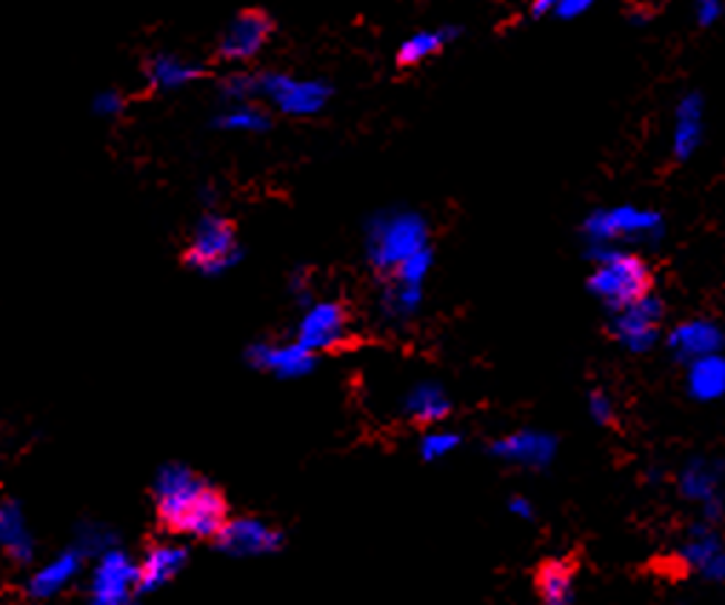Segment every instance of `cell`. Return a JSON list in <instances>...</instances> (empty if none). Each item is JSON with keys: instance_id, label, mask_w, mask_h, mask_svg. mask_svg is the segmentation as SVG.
I'll return each instance as SVG.
<instances>
[{"instance_id": "1", "label": "cell", "mask_w": 725, "mask_h": 605, "mask_svg": "<svg viewBox=\"0 0 725 605\" xmlns=\"http://www.w3.org/2000/svg\"><path fill=\"white\" fill-rule=\"evenodd\" d=\"M366 260L374 272L392 278L421 252L428 249V229L421 215L406 209L380 211L366 223Z\"/></svg>"}, {"instance_id": "2", "label": "cell", "mask_w": 725, "mask_h": 605, "mask_svg": "<svg viewBox=\"0 0 725 605\" xmlns=\"http://www.w3.org/2000/svg\"><path fill=\"white\" fill-rule=\"evenodd\" d=\"M186 265L204 278H220L244 260V246L229 218L220 211H206L189 234L184 254Z\"/></svg>"}, {"instance_id": "3", "label": "cell", "mask_w": 725, "mask_h": 605, "mask_svg": "<svg viewBox=\"0 0 725 605\" xmlns=\"http://www.w3.org/2000/svg\"><path fill=\"white\" fill-rule=\"evenodd\" d=\"M215 486H209L200 474L189 469V466H180V462H169V466H163L155 477V509L157 518L166 529L172 531H184L186 520L191 518V511L197 505L204 503V497Z\"/></svg>"}, {"instance_id": "4", "label": "cell", "mask_w": 725, "mask_h": 605, "mask_svg": "<svg viewBox=\"0 0 725 605\" xmlns=\"http://www.w3.org/2000/svg\"><path fill=\"white\" fill-rule=\"evenodd\" d=\"M260 101L286 117H314L332 101V86L318 77L260 72Z\"/></svg>"}, {"instance_id": "5", "label": "cell", "mask_w": 725, "mask_h": 605, "mask_svg": "<svg viewBox=\"0 0 725 605\" xmlns=\"http://www.w3.org/2000/svg\"><path fill=\"white\" fill-rule=\"evenodd\" d=\"M137 563L115 545L89 572L86 605H137Z\"/></svg>"}, {"instance_id": "6", "label": "cell", "mask_w": 725, "mask_h": 605, "mask_svg": "<svg viewBox=\"0 0 725 605\" xmlns=\"http://www.w3.org/2000/svg\"><path fill=\"white\" fill-rule=\"evenodd\" d=\"M591 289L614 309H629L651 292L649 265L634 254H614L591 274Z\"/></svg>"}, {"instance_id": "7", "label": "cell", "mask_w": 725, "mask_h": 605, "mask_svg": "<svg viewBox=\"0 0 725 605\" xmlns=\"http://www.w3.org/2000/svg\"><path fill=\"white\" fill-rule=\"evenodd\" d=\"M294 341L320 357L349 341V314L338 300H312L300 309Z\"/></svg>"}, {"instance_id": "8", "label": "cell", "mask_w": 725, "mask_h": 605, "mask_svg": "<svg viewBox=\"0 0 725 605\" xmlns=\"http://www.w3.org/2000/svg\"><path fill=\"white\" fill-rule=\"evenodd\" d=\"M275 34V21L263 9H246V12L235 14L229 27L224 29L220 41H217V58L231 66H244V63L255 61L266 49V43Z\"/></svg>"}, {"instance_id": "9", "label": "cell", "mask_w": 725, "mask_h": 605, "mask_svg": "<svg viewBox=\"0 0 725 605\" xmlns=\"http://www.w3.org/2000/svg\"><path fill=\"white\" fill-rule=\"evenodd\" d=\"M251 368L278 377V380H300L318 366V354L300 346L298 341H258L246 348Z\"/></svg>"}, {"instance_id": "10", "label": "cell", "mask_w": 725, "mask_h": 605, "mask_svg": "<svg viewBox=\"0 0 725 605\" xmlns=\"http://www.w3.org/2000/svg\"><path fill=\"white\" fill-rule=\"evenodd\" d=\"M215 543L217 549L235 560L266 557L283 545V534L260 518H229Z\"/></svg>"}, {"instance_id": "11", "label": "cell", "mask_w": 725, "mask_h": 605, "mask_svg": "<svg viewBox=\"0 0 725 605\" xmlns=\"http://www.w3.org/2000/svg\"><path fill=\"white\" fill-rule=\"evenodd\" d=\"M83 560H86V554H83L77 545L63 549L61 554H54L52 560H46V563L29 577L27 594L32 599H38V603H43V599H54L58 594L66 592L69 585L75 583V577L83 569Z\"/></svg>"}, {"instance_id": "12", "label": "cell", "mask_w": 725, "mask_h": 605, "mask_svg": "<svg viewBox=\"0 0 725 605\" xmlns=\"http://www.w3.org/2000/svg\"><path fill=\"white\" fill-rule=\"evenodd\" d=\"M186 563H189V551L177 543H160L152 545L143 560L137 563V592L143 594H155L160 592L163 585H169L177 574L184 572Z\"/></svg>"}, {"instance_id": "13", "label": "cell", "mask_w": 725, "mask_h": 605, "mask_svg": "<svg viewBox=\"0 0 725 605\" xmlns=\"http://www.w3.org/2000/svg\"><path fill=\"white\" fill-rule=\"evenodd\" d=\"M204 72V63L189 61V58L184 55H166V52L149 58V63L143 66L146 86L155 88V92H180V88L200 81Z\"/></svg>"}, {"instance_id": "14", "label": "cell", "mask_w": 725, "mask_h": 605, "mask_svg": "<svg viewBox=\"0 0 725 605\" xmlns=\"http://www.w3.org/2000/svg\"><path fill=\"white\" fill-rule=\"evenodd\" d=\"M0 551L18 565L34 560V538L18 500H0Z\"/></svg>"}, {"instance_id": "15", "label": "cell", "mask_w": 725, "mask_h": 605, "mask_svg": "<svg viewBox=\"0 0 725 605\" xmlns=\"http://www.w3.org/2000/svg\"><path fill=\"white\" fill-rule=\"evenodd\" d=\"M577 563L569 557L542 560L535 572V588L542 605H569L574 594Z\"/></svg>"}, {"instance_id": "16", "label": "cell", "mask_w": 725, "mask_h": 605, "mask_svg": "<svg viewBox=\"0 0 725 605\" xmlns=\"http://www.w3.org/2000/svg\"><path fill=\"white\" fill-rule=\"evenodd\" d=\"M448 411L452 403L437 383H417L403 397V415L414 423H441Z\"/></svg>"}, {"instance_id": "17", "label": "cell", "mask_w": 725, "mask_h": 605, "mask_svg": "<svg viewBox=\"0 0 725 605\" xmlns=\"http://www.w3.org/2000/svg\"><path fill=\"white\" fill-rule=\"evenodd\" d=\"M660 314L663 312H660V306L651 298L629 306L623 312V317L618 320L620 341L629 343L631 348H645L651 341H654V328H657Z\"/></svg>"}, {"instance_id": "18", "label": "cell", "mask_w": 725, "mask_h": 605, "mask_svg": "<svg viewBox=\"0 0 725 605\" xmlns=\"http://www.w3.org/2000/svg\"><path fill=\"white\" fill-rule=\"evenodd\" d=\"M723 346V334H719L717 326L712 323H685L677 332L672 334V348L685 357V361H703V357H712L717 348Z\"/></svg>"}, {"instance_id": "19", "label": "cell", "mask_w": 725, "mask_h": 605, "mask_svg": "<svg viewBox=\"0 0 725 605\" xmlns=\"http://www.w3.org/2000/svg\"><path fill=\"white\" fill-rule=\"evenodd\" d=\"M215 126L231 135H260L271 126V115L266 106L255 103H226L215 115Z\"/></svg>"}, {"instance_id": "20", "label": "cell", "mask_w": 725, "mask_h": 605, "mask_svg": "<svg viewBox=\"0 0 725 605\" xmlns=\"http://www.w3.org/2000/svg\"><path fill=\"white\" fill-rule=\"evenodd\" d=\"M423 303V286L403 283V280H389L380 292V317L389 323H403L414 317Z\"/></svg>"}, {"instance_id": "21", "label": "cell", "mask_w": 725, "mask_h": 605, "mask_svg": "<svg viewBox=\"0 0 725 605\" xmlns=\"http://www.w3.org/2000/svg\"><path fill=\"white\" fill-rule=\"evenodd\" d=\"M452 38H455V29H426V32L412 34V38L403 41V46L397 49V63H401V66H417V63L437 55Z\"/></svg>"}, {"instance_id": "22", "label": "cell", "mask_w": 725, "mask_h": 605, "mask_svg": "<svg viewBox=\"0 0 725 605\" xmlns=\"http://www.w3.org/2000/svg\"><path fill=\"white\" fill-rule=\"evenodd\" d=\"M688 386H692L694 395L700 400H714L725 392V361L712 354V357H703V361H694L692 377H688Z\"/></svg>"}, {"instance_id": "23", "label": "cell", "mask_w": 725, "mask_h": 605, "mask_svg": "<svg viewBox=\"0 0 725 605\" xmlns=\"http://www.w3.org/2000/svg\"><path fill=\"white\" fill-rule=\"evenodd\" d=\"M495 451L517 462H542L551 455V442L535 435H515L509 440L497 442Z\"/></svg>"}, {"instance_id": "24", "label": "cell", "mask_w": 725, "mask_h": 605, "mask_svg": "<svg viewBox=\"0 0 725 605\" xmlns=\"http://www.w3.org/2000/svg\"><path fill=\"white\" fill-rule=\"evenodd\" d=\"M220 97L226 103H255L260 101V72L249 69H231L220 81Z\"/></svg>"}, {"instance_id": "25", "label": "cell", "mask_w": 725, "mask_h": 605, "mask_svg": "<svg viewBox=\"0 0 725 605\" xmlns=\"http://www.w3.org/2000/svg\"><path fill=\"white\" fill-rule=\"evenodd\" d=\"M72 545H77V549L86 554V560H97L101 554H106L108 549H115L117 545L115 531L103 523H83L81 529H77V538Z\"/></svg>"}, {"instance_id": "26", "label": "cell", "mask_w": 725, "mask_h": 605, "mask_svg": "<svg viewBox=\"0 0 725 605\" xmlns=\"http://www.w3.org/2000/svg\"><path fill=\"white\" fill-rule=\"evenodd\" d=\"M460 446V437L455 431H428L421 440V455L423 460H443L446 455Z\"/></svg>"}, {"instance_id": "27", "label": "cell", "mask_w": 725, "mask_h": 605, "mask_svg": "<svg viewBox=\"0 0 725 605\" xmlns=\"http://www.w3.org/2000/svg\"><path fill=\"white\" fill-rule=\"evenodd\" d=\"M92 112L97 117H121L126 112V97L117 88H103L97 92L95 101H92Z\"/></svg>"}, {"instance_id": "28", "label": "cell", "mask_w": 725, "mask_h": 605, "mask_svg": "<svg viewBox=\"0 0 725 605\" xmlns=\"http://www.w3.org/2000/svg\"><path fill=\"white\" fill-rule=\"evenodd\" d=\"M289 286H292V294L300 300V306H305V303H312V280H309V274L303 272V269H298V272L289 278Z\"/></svg>"}, {"instance_id": "29", "label": "cell", "mask_w": 725, "mask_h": 605, "mask_svg": "<svg viewBox=\"0 0 725 605\" xmlns=\"http://www.w3.org/2000/svg\"><path fill=\"white\" fill-rule=\"evenodd\" d=\"M591 7V0H560V7L555 9L560 18H577V14H583L586 9Z\"/></svg>"}, {"instance_id": "30", "label": "cell", "mask_w": 725, "mask_h": 605, "mask_svg": "<svg viewBox=\"0 0 725 605\" xmlns=\"http://www.w3.org/2000/svg\"><path fill=\"white\" fill-rule=\"evenodd\" d=\"M723 9V0H700V21L712 23Z\"/></svg>"}, {"instance_id": "31", "label": "cell", "mask_w": 725, "mask_h": 605, "mask_svg": "<svg viewBox=\"0 0 725 605\" xmlns=\"http://www.w3.org/2000/svg\"><path fill=\"white\" fill-rule=\"evenodd\" d=\"M557 7H560V0H531V12H535V14L555 12Z\"/></svg>"}, {"instance_id": "32", "label": "cell", "mask_w": 725, "mask_h": 605, "mask_svg": "<svg viewBox=\"0 0 725 605\" xmlns=\"http://www.w3.org/2000/svg\"><path fill=\"white\" fill-rule=\"evenodd\" d=\"M591 408H594V415L600 417V420H603V423L611 420V411H609V406H605V397L597 395L594 403H591Z\"/></svg>"}, {"instance_id": "33", "label": "cell", "mask_w": 725, "mask_h": 605, "mask_svg": "<svg viewBox=\"0 0 725 605\" xmlns=\"http://www.w3.org/2000/svg\"><path fill=\"white\" fill-rule=\"evenodd\" d=\"M511 511H517V514H522V518H531L529 514V503L526 500H511Z\"/></svg>"}]
</instances>
